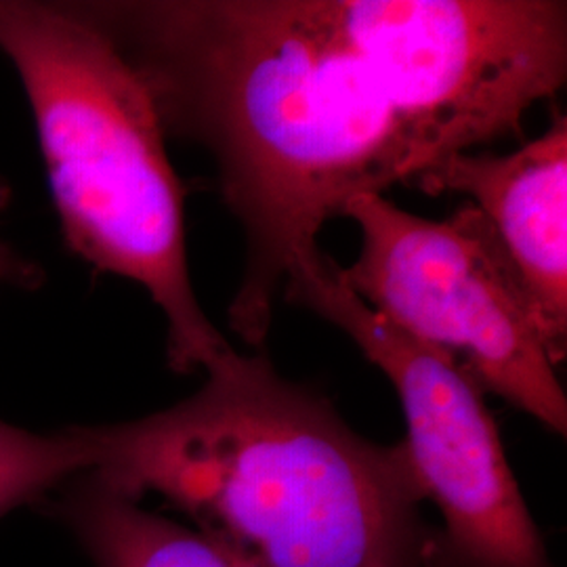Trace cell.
I'll return each mask as SVG.
<instances>
[{
  "label": "cell",
  "mask_w": 567,
  "mask_h": 567,
  "mask_svg": "<svg viewBox=\"0 0 567 567\" xmlns=\"http://www.w3.org/2000/svg\"><path fill=\"white\" fill-rule=\"evenodd\" d=\"M142 79L164 135L206 150L243 227L229 328L264 347L284 284L344 206L442 163L328 0H79Z\"/></svg>",
  "instance_id": "6da1fadb"
},
{
  "label": "cell",
  "mask_w": 567,
  "mask_h": 567,
  "mask_svg": "<svg viewBox=\"0 0 567 567\" xmlns=\"http://www.w3.org/2000/svg\"><path fill=\"white\" fill-rule=\"evenodd\" d=\"M179 404L79 426L89 475L154 494L264 567H429L433 540L404 444L358 435L265 355L229 353Z\"/></svg>",
  "instance_id": "7a4b0ae2"
},
{
  "label": "cell",
  "mask_w": 567,
  "mask_h": 567,
  "mask_svg": "<svg viewBox=\"0 0 567 567\" xmlns=\"http://www.w3.org/2000/svg\"><path fill=\"white\" fill-rule=\"evenodd\" d=\"M0 53L30 103L68 246L142 286L163 311L173 370L234 353L196 297L182 183L137 72L74 2L0 0Z\"/></svg>",
  "instance_id": "3957f363"
},
{
  "label": "cell",
  "mask_w": 567,
  "mask_h": 567,
  "mask_svg": "<svg viewBox=\"0 0 567 567\" xmlns=\"http://www.w3.org/2000/svg\"><path fill=\"white\" fill-rule=\"evenodd\" d=\"M343 217L360 227L362 246L337 274L362 303L454 360L484 393L566 435V391L507 257L473 204L431 221L385 194H365Z\"/></svg>",
  "instance_id": "277c9868"
},
{
  "label": "cell",
  "mask_w": 567,
  "mask_h": 567,
  "mask_svg": "<svg viewBox=\"0 0 567 567\" xmlns=\"http://www.w3.org/2000/svg\"><path fill=\"white\" fill-rule=\"evenodd\" d=\"M393 102L440 154L522 137L567 81L564 0H328Z\"/></svg>",
  "instance_id": "5b68a950"
},
{
  "label": "cell",
  "mask_w": 567,
  "mask_h": 567,
  "mask_svg": "<svg viewBox=\"0 0 567 567\" xmlns=\"http://www.w3.org/2000/svg\"><path fill=\"white\" fill-rule=\"evenodd\" d=\"M282 295L343 330L395 386L404 408L408 463L421 496L444 517L435 564L553 567L484 391L465 370L362 303L326 252L299 267Z\"/></svg>",
  "instance_id": "8992f818"
},
{
  "label": "cell",
  "mask_w": 567,
  "mask_h": 567,
  "mask_svg": "<svg viewBox=\"0 0 567 567\" xmlns=\"http://www.w3.org/2000/svg\"><path fill=\"white\" fill-rule=\"evenodd\" d=\"M426 194H463L503 248L553 364L567 353V118L515 152H463L416 179Z\"/></svg>",
  "instance_id": "52a82bcc"
},
{
  "label": "cell",
  "mask_w": 567,
  "mask_h": 567,
  "mask_svg": "<svg viewBox=\"0 0 567 567\" xmlns=\"http://www.w3.org/2000/svg\"><path fill=\"white\" fill-rule=\"evenodd\" d=\"M60 489L55 511L95 567H264L196 527L147 511L89 473Z\"/></svg>",
  "instance_id": "ba28073f"
},
{
  "label": "cell",
  "mask_w": 567,
  "mask_h": 567,
  "mask_svg": "<svg viewBox=\"0 0 567 567\" xmlns=\"http://www.w3.org/2000/svg\"><path fill=\"white\" fill-rule=\"evenodd\" d=\"M86 471L89 450L79 426L32 433L0 421V517L47 498Z\"/></svg>",
  "instance_id": "9c48e42d"
},
{
  "label": "cell",
  "mask_w": 567,
  "mask_h": 567,
  "mask_svg": "<svg viewBox=\"0 0 567 567\" xmlns=\"http://www.w3.org/2000/svg\"><path fill=\"white\" fill-rule=\"evenodd\" d=\"M11 204V187L0 177V286L34 290L44 280L41 267L21 255L20 250L2 236V217Z\"/></svg>",
  "instance_id": "30bf717a"
}]
</instances>
